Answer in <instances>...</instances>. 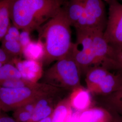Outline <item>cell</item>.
<instances>
[{"instance_id":"6da1fadb","label":"cell","mask_w":122,"mask_h":122,"mask_svg":"<svg viewBox=\"0 0 122 122\" xmlns=\"http://www.w3.org/2000/svg\"><path fill=\"white\" fill-rule=\"evenodd\" d=\"M71 27L64 5L38 30L39 39L44 47V56L42 61L44 67H48L70 52L73 44Z\"/></svg>"},{"instance_id":"7a4b0ae2","label":"cell","mask_w":122,"mask_h":122,"mask_svg":"<svg viewBox=\"0 0 122 122\" xmlns=\"http://www.w3.org/2000/svg\"><path fill=\"white\" fill-rule=\"evenodd\" d=\"M64 4V0H11V23L20 30H37L54 16Z\"/></svg>"},{"instance_id":"3957f363","label":"cell","mask_w":122,"mask_h":122,"mask_svg":"<svg viewBox=\"0 0 122 122\" xmlns=\"http://www.w3.org/2000/svg\"><path fill=\"white\" fill-rule=\"evenodd\" d=\"M81 72L71 52L56 61L44 71L41 83L52 86L70 92L81 86Z\"/></svg>"},{"instance_id":"277c9868","label":"cell","mask_w":122,"mask_h":122,"mask_svg":"<svg viewBox=\"0 0 122 122\" xmlns=\"http://www.w3.org/2000/svg\"><path fill=\"white\" fill-rule=\"evenodd\" d=\"M62 89L44 83H33L18 88H0V100L2 111H14L26 105L37 102L40 98Z\"/></svg>"},{"instance_id":"5b68a950","label":"cell","mask_w":122,"mask_h":122,"mask_svg":"<svg viewBox=\"0 0 122 122\" xmlns=\"http://www.w3.org/2000/svg\"><path fill=\"white\" fill-rule=\"evenodd\" d=\"M86 88L95 97L107 96L117 91L122 85V73L100 66H94L85 76Z\"/></svg>"},{"instance_id":"8992f818","label":"cell","mask_w":122,"mask_h":122,"mask_svg":"<svg viewBox=\"0 0 122 122\" xmlns=\"http://www.w3.org/2000/svg\"><path fill=\"white\" fill-rule=\"evenodd\" d=\"M75 29L76 40L73 43L71 52L80 68L82 76H85L88 70L94 66L95 63L92 29L85 27Z\"/></svg>"},{"instance_id":"52a82bcc","label":"cell","mask_w":122,"mask_h":122,"mask_svg":"<svg viewBox=\"0 0 122 122\" xmlns=\"http://www.w3.org/2000/svg\"><path fill=\"white\" fill-rule=\"evenodd\" d=\"M108 5L104 35L110 45H122V4L118 0H105Z\"/></svg>"},{"instance_id":"ba28073f","label":"cell","mask_w":122,"mask_h":122,"mask_svg":"<svg viewBox=\"0 0 122 122\" xmlns=\"http://www.w3.org/2000/svg\"><path fill=\"white\" fill-rule=\"evenodd\" d=\"M85 27L105 30L107 20L104 0H83Z\"/></svg>"},{"instance_id":"9c48e42d","label":"cell","mask_w":122,"mask_h":122,"mask_svg":"<svg viewBox=\"0 0 122 122\" xmlns=\"http://www.w3.org/2000/svg\"><path fill=\"white\" fill-rule=\"evenodd\" d=\"M12 62L20 72L22 78L26 81L38 83L43 77L44 71L41 61L16 58Z\"/></svg>"},{"instance_id":"30bf717a","label":"cell","mask_w":122,"mask_h":122,"mask_svg":"<svg viewBox=\"0 0 122 122\" xmlns=\"http://www.w3.org/2000/svg\"><path fill=\"white\" fill-rule=\"evenodd\" d=\"M92 29L96 58L94 66H100L105 67L109 60L110 45L105 39L103 30L99 28Z\"/></svg>"},{"instance_id":"8fae6325","label":"cell","mask_w":122,"mask_h":122,"mask_svg":"<svg viewBox=\"0 0 122 122\" xmlns=\"http://www.w3.org/2000/svg\"><path fill=\"white\" fill-rule=\"evenodd\" d=\"M92 96L87 88L81 85L75 88L68 95L71 109L81 112L95 106L96 101L94 100Z\"/></svg>"},{"instance_id":"7c38bea8","label":"cell","mask_w":122,"mask_h":122,"mask_svg":"<svg viewBox=\"0 0 122 122\" xmlns=\"http://www.w3.org/2000/svg\"><path fill=\"white\" fill-rule=\"evenodd\" d=\"M64 7L71 27L75 29L85 27L83 0H69Z\"/></svg>"},{"instance_id":"4fadbf2b","label":"cell","mask_w":122,"mask_h":122,"mask_svg":"<svg viewBox=\"0 0 122 122\" xmlns=\"http://www.w3.org/2000/svg\"><path fill=\"white\" fill-rule=\"evenodd\" d=\"M112 116L103 106H93L81 112L80 122H112Z\"/></svg>"},{"instance_id":"5bb4252c","label":"cell","mask_w":122,"mask_h":122,"mask_svg":"<svg viewBox=\"0 0 122 122\" xmlns=\"http://www.w3.org/2000/svg\"><path fill=\"white\" fill-rule=\"evenodd\" d=\"M101 106L111 109L122 116V85L117 91L107 96L96 97Z\"/></svg>"},{"instance_id":"9a60e30c","label":"cell","mask_w":122,"mask_h":122,"mask_svg":"<svg viewBox=\"0 0 122 122\" xmlns=\"http://www.w3.org/2000/svg\"><path fill=\"white\" fill-rule=\"evenodd\" d=\"M44 47L42 42L38 39L33 41L22 49V56L25 59L41 61L44 56Z\"/></svg>"},{"instance_id":"2e32d148","label":"cell","mask_w":122,"mask_h":122,"mask_svg":"<svg viewBox=\"0 0 122 122\" xmlns=\"http://www.w3.org/2000/svg\"><path fill=\"white\" fill-rule=\"evenodd\" d=\"M72 110L67 96L56 106L52 114V122H66Z\"/></svg>"},{"instance_id":"e0dca14e","label":"cell","mask_w":122,"mask_h":122,"mask_svg":"<svg viewBox=\"0 0 122 122\" xmlns=\"http://www.w3.org/2000/svg\"><path fill=\"white\" fill-rule=\"evenodd\" d=\"M110 45V55L105 68L113 71L122 73V45Z\"/></svg>"},{"instance_id":"ac0fdd59","label":"cell","mask_w":122,"mask_h":122,"mask_svg":"<svg viewBox=\"0 0 122 122\" xmlns=\"http://www.w3.org/2000/svg\"><path fill=\"white\" fill-rule=\"evenodd\" d=\"M11 0H2L0 6V42L11 25L10 6Z\"/></svg>"},{"instance_id":"d6986e66","label":"cell","mask_w":122,"mask_h":122,"mask_svg":"<svg viewBox=\"0 0 122 122\" xmlns=\"http://www.w3.org/2000/svg\"><path fill=\"white\" fill-rule=\"evenodd\" d=\"M21 78L20 72L12 62L4 64L0 66V86L9 79Z\"/></svg>"},{"instance_id":"ffe728a7","label":"cell","mask_w":122,"mask_h":122,"mask_svg":"<svg viewBox=\"0 0 122 122\" xmlns=\"http://www.w3.org/2000/svg\"><path fill=\"white\" fill-rule=\"evenodd\" d=\"M1 42V48L14 59L22 56V46L19 40H2Z\"/></svg>"},{"instance_id":"44dd1931","label":"cell","mask_w":122,"mask_h":122,"mask_svg":"<svg viewBox=\"0 0 122 122\" xmlns=\"http://www.w3.org/2000/svg\"><path fill=\"white\" fill-rule=\"evenodd\" d=\"M33 82L26 81L22 78H14L9 79L2 83L0 88H18L21 87H26L33 84Z\"/></svg>"},{"instance_id":"7402d4cb","label":"cell","mask_w":122,"mask_h":122,"mask_svg":"<svg viewBox=\"0 0 122 122\" xmlns=\"http://www.w3.org/2000/svg\"><path fill=\"white\" fill-rule=\"evenodd\" d=\"M32 115V113L20 107L14 111L13 118L17 122H29Z\"/></svg>"},{"instance_id":"603a6c76","label":"cell","mask_w":122,"mask_h":122,"mask_svg":"<svg viewBox=\"0 0 122 122\" xmlns=\"http://www.w3.org/2000/svg\"><path fill=\"white\" fill-rule=\"evenodd\" d=\"M31 32L27 30H22L20 33L19 42L22 46V49L30 43L32 40L30 38Z\"/></svg>"},{"instance_id":"cb8c5ba5","label":"cell","mask_w":122,"mask_h":122,"mask_svg":"<svg viewBox=\"0 0 122 122\" xmlns=\"http://www.w3.org/2000/svg\"><path fill=\"white\" fill-rule=\"evenodd\" d=\"M13 59L14 58L7 54L2 48H0V63L4 64L12 62Z\"/></svg>"},{"instance_id":"d4e9b609","label":"cell","mask_w":122,"mask_h":122,"mask_svg":"<svg viewBox=\"0 0 122 122\" xmlns=\"http://www.w3.org/2000/svg\"><path fill=\"white\" fill-rule=\"evenodd\" d=\"M80 113L81 112L75 111L72 109V112L68 118L66 122H80Z\"/></svg>"},{"instance_id":"484cf974","label":"cell","mask_w":122,"mask_h":122,"mask_svg":"<svg viewBox=\"0 0 122 122\" xmlns=\"http://www.w3.org/2000/svg\"><path fill=\"white\" fill-rule=\"evenodd\" d=\"M112 114V122H122V116L119 114L117 112L113 110L108 109Z\"/></svg>"},{"instance_id":"4316f807","label":"cell","mask_w":122,"mask_h":122,"mask_svg":"<svg viewBox=\"0 0 122 122\" xmlns=\"http://www.w3.org/2000/svg\"><path fill=\"white\" fill-rule=\"evenodd\" d=\"M0 122H17L13 118L2 113L0 117Z\"/></svg>"},{"instance_id":"83f0119b","label":"cell","mask_w":122,"mask_h":122,"mask_svg":"<svg viewBox=\"0 0 122 122\" xmlns=\"http://www.w3.org/2000/svg\"><path fill=\"white\" fill-rule=\"evenodd\" d=\"M38 122H52V115L48 118L43 119Z\"/></svg>"},{"instance_id":"f1b7e54d","label":"cell","mask_w":122,"mask_h":122,"mask_svg":"<svg viewBox=\"0 0 122 122\" xmlns=\"http://www.w3.org/2000/svg\"><path fill=\"white\" fill-rule=\"evenodd\" d=\"M2 111V108H1V102H0V117L1 116L2 113H1V111Z\"/></svg>"},{"instance_id":"f546056e","label":"cell","mask_w":122,"mask_h":122,"mask_svg":"<svg viewBox=\"0 0 122 122\" xmlns=\"http://www.w3.org/2000/svg\"><path fill=\"white\" fill-rule=\"evenodd\" d=\"M1 3H2V0H0V5H1Z\"/></svg>"},{"instance_id":"4dcf8cb0","label":"cell","mask_w":122,"mask_h":122,"mask_svg":"<svg viewBox=\"0 0 122 122\" xmlns=\"http://www.w3.org/2000/svg\"><path fill=\"white\" fill-rule=\"evenodd\" d=\"M3 65V64H1V63H0V66H2Z\"/></svg>"},{"instance_id":"1f68e13d","label":"cell","mask_w":122,"mask_h":122,"mask_svg":"<svg viewBox=\"0 0 122 122\" xmlns=\"http://www.w3.org/2000/svg\"></svg>"}]
</instances>
